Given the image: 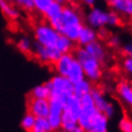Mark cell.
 <instances>
[{"mask_svg": "<svg viewBox=\"0 0 132 132\" xmlns=\"http://www.w3.org/2000/svg\"><path fill=\"white\" fill-rule=\"evenodd\" d=\"M121 24V16L117 14L115 11H109V17H108V26L110 27H117Z\"/></svg>", "mask_w": 132, "mask_h": 132, "instance_id": "obj_29", "label": "cell"}, {"mask_svg": "<svg viewBox=\"0 0 132 132\" xmlns=\"http://www.w3.org/2000/svg\"><path fill=\"white\" fill-rule=\"evenodd\" d=\"M32 45H34V43H32L30 39L28 37H21L19 40L17 42V48L18 51L22 53V54H31L32 52Z\"/></svg>", "mask_w": 132, "mask_h": 132, "instance_id": "obj_25", "label": "cell"}, {"mask_svg": "<svg viewBox=\"0 0 132 132\" xmlns=\"http://www.w3.org/2000/svg\"><path fill=\"white\" fill-rule=\"evenodd\" d=\"M129 19H130V21L132 22V10H131V12H130V15H129Z\"/></svg>", "mask_w": 132, "mask_h": 132, "instance_id": "obj_35", "label": "cell"}, {"mask_svg": "<svg viewBox=\"0 0 132 132\" xmlns=\"http://www.w3.org/2000/svg\"><path fill=\"white\" fill-rule=\"evenodd\" d=\"M74 59H75V56L73 53H65V54H62L57 61L53 64L55 72L57 74L66 76Z\"/></svg>", "mask_w": 132, "mask_h": 132, "instance_id": "obj_14", "label": "cell"}, {"mask_svg": "<svg viewBox=\"0 0 132 132\" xmlns=\"http://www.w3.org/2000/svg\"><path fill=\"white\" fill-rule=\"evenodd\" d=\"M46 84L51 91V96L49 97L59 98L64 95L73 93V83L64 75L56 74L51 80L46 82Z\"/></svg>", "mask_w": 132, "mask_h": 132, "instance_id": "obj_4", "label": "cell"}, {"mask_svg": "<svg viewBox=\"0 0 132 132\" xmlns=\"http://www.w3.org/2000/svg\"><path fill=\"white\" fill-rule=\"evenodd\" d=\"M63 111H64V106L61 100L57 97H49V112L47 119L51 123L53 131L61 130Z\"/></svg>", "mask_w": 132, "mask_h": 132, "instance_id": "obj_6", "label": "cell"}, {"mask_svg": "<svg viewBox=\"0 0 132 132\" xmlns=\"http://www.w3.org/2000/svg\"><path fill=\"white\" fill-rule=\"evenodd\" d=\"M82 2H83L84 5L88 6V7H93V6L96 4V2L98 1V0H81Z\"/></svg>", "mask_w": 132, "mask_h": 132, "instance_id": "obj_34", "label": "cell"}, {"mask_svg": "<svg viewBox=\"0 0 132 132\" xmlns=\"http://www.w3.org/2000/svg\"><path fill=\"white\" fill-rule=\"evenodd\" d=\"M15 4L26 11H34L35 10V4L34 0H15Z\"/></svg>", "mask_w": 132, "mask_h": 132, "instance_id": "obj_27", "label": "cell"}, {"mask_svg": "<svg viewBox=\"0 0 132 132\" xmlns=\"http://www.w3.org/2000/svg\"><path fill=\"white\" fill-rule=\"evenodd\" d=\"M53 1H54V0H34L35 10L43 15L46 9L48 8V6L51 5Z\"/></svg>", "mask_w": 132, "mask_h": 132, "instance_id": "obj_28", "label": "cell"}, {"mask_svg": "<svg viewBox=\"0 0 132 132\" xmlns=\"http://www.w3.org/2000/svg\"><path fill=\"white\" fill-rule=\"evenodd\" d=\"M111 10L115 11L120 16L129 17L132 10V1L130 0H108Z\"/></svg>", "mask_w": 132, "mask_h": 132, "instance_id": "obj_15", "label": "cell"}, {"mask_svg": "<svg viewBox=\"0 0 132 132\" xmlns=\"http://www.w3.org/2000/svg\"><path fill=\"white\" fill-rule=\"evenodd\" d=\"M122 53L124 56H132V42H129L122 46Z\"/></svg>", "mask_w": 132, "mask_h": 132, "instance_id": "obj_32", "label": "cell"}, {"mask_svg": "<svg viewBox=\"0 0 132 132\" xmlns=\"http://www.w3.org/2000/svg\"><path fill=\"white\" fill-rule=\"evenodd\" d=\"M61 130L65 132H84L78 124V118L68 111H63Z\"/></svg>", "mask_w": 132, "mask_h": 132, "instance_id": "obj_11", "label": "cell"}, {"mask_svg": "<svg viewBox=\"0 0 132 132\" xmlns=\"http://www.w3.org/2000/svg\"><path fill=\"white\" fill-rule=\"evenodd\" d=\"M75 42L71 40L68 37H66L65 35H63L59 32V36L57 38V42L55 44V47L58 49L62 54H65V53H72L75 48Z\"/></svg>", "mask_w": 132, "mask_h": 132, "instance_id": "obj_21", "label": "cell"}, {"mask_svg": "<svg viewBox=\"0 0 132 132\" xmlns=\"http://www.w3.org/2000/svg\"><path fill=\"white\" fill-rule=\"evenodd\" d=\"M27 110L36 118L47 117L49 112V98H37L28 96Z\"/></svg>", "mask_w": 132, "mask_h": 132, "instance_id": "obj_9", "label": "cell"}, {"mask_svg": "<svg viewBox=\"0 0 132 132\" xmlns=\"http://www.w3.org/2000/svg\"><path fill=\"white\" fill-rule=\"evenodd\" d=\"M117 93L120 100L132 109V85L128 82H120L117 86Z\"/></svg>", "mask_w": 132, "mask_h": 132, "instance_id": "obj_17", "label": "cell"}, {"mask_svg": "<svg viewBox=\"0 0 132 132\" xmlns=\"http://www.w3.org/2000/svg\"><path fill=\"white\" fill-rule=\"evenodd\" d=\"M98 39L97 37V30L94 28L90 27V26H83L80 31V35H78V38L76 43L78 44V46H85L87 44H90V43Z\"/></svg>", "mask_w": 132, "mask_h": 132, "instance_id": "obj_16", "label": "cell"}, {"mask_svg": "<svg viewBox=\"0 0 132 132\" xmlns=\"http://www.w3.org/2000/svg\"><path fill=\"white\" fill-rule=\"evenodd\" d=\"M74 56L81 63L85 77L87 80H90L92 83H95V82H98L101 80L102 75H103L102 63L88 55V53L84 48V46H78L74 51Z\"/></svg>", "mask_w": 132, "mask_h": 132, "instance_id": "obj_2", "label": "cell"}, {"mask_svg": "<svg viewBox=\"0 0 132 132\" xmlns=\"http://www.w3.org/2000/svg\"><path fill=\"white\" fill-rule=\"evenodd\" d=\"M97 37L98 39H108L109 38V31L106 30L105 27H102L97 29Z\"/></svg>", "mask_w": 132, "mask_h": 132, "instance_id": "obj_33", "label": "cell"}, {"mask_svg": "<svg viewBox=\"0 0 132 132\" xmlns=\"http://www.w3.org/2000/svg\"><path fill=\"white\" fill-rule=\"evenodd\" d=\"M8 1H10V2H14V1H15V0H8Z\"/></svg>", "mask_w": 132, "mask_h": 132, "instance_id": "obj_36", "label": "cell"}, {"mask_svg": "<svg viewBox=\"0 0 132 132\" xmlns=\"http://www.w3.org/2000/svg\"><path fill=\"white\" fill-rule=\"evenodd\" d=\"M119 130L122 132H132V119L129 117H123L119 121Z\"/></svg>", "mask_w": 132, "mask_h": 132, "instance_id": "obj_26", "label": "cell"}, {"mask_svg": "<svg viewBox=\"0 0 132 132\" xmlns=\"http://www.w3.org/2000/svg\"><path fill=\"white\" fill-rule=\"evenodd\" d=\"M35 120H36L35 115L32 113H30V112H27V113H25L24 117L21 118L20 128L24 131L32 132V128H34V124H35Z\"/></svg>", "mask_w": 132, "mask_h": 132, "instance_id": "obj_24", "label": "cell"}, {"mask_svg": "<svg viewBox=\"0 0 132 132\" xmlns=\"http://www.w3.org/2000/svg\"><path fill=\"white\" fill-rule=\"evenodd\" d=\"M31 54L43 64H54L62 55V53L55 46H44L35 42L32 45Z\"/></svg>", "mask_w": 132, "mask_h": 132, "instance_id": "obj_5", "label": "cell"}, {"mask_svg": "<svg viewBox=\"0 0 132 132\" xmlns=\"http://www.w3.org/2000/svg\"><path fill=\"white\" fill-rule=\"evenodd\" d=\"M52 127L47 117L36 118L35 124L32 128V132H52Z\"/></svg>", "mask_w": 132, "mask_h": 132, "instance_id": "obj_23", "label": "cell"}, {"mask_svg": "<svg viewBox=\"0 0 132 132\" xmlns=\"http://www.w3.org/2000/svg\"><path fill=\"white\" fill-rule=\"evenodd\" d=\"M109 130V118L103 112L97 111L91 119L87 132H106Z\"/></svg>", "mask_w": 132, "mask_h": 132, "instance_id": "obj_13", "label": "cell"}, {"mask_svg": "<svg viewBox=\"0 0 132 132\" xmlns=\"http://www.w3.org/2000/svg\"><path fill=\"white\" fill-rule=\"evenodd\" d=\"M91 94H92L94 104H95V106H96L97 110L100 112H103L109 119L113 117V115L115 114V108H114V105L112 104L106 97H105L103 92H102L101 90H98V88L93 87Z\"/></svg>", "mask_w": 132, "mask_h": 132, "instance_id": "obj_8", "label": "cell"}, {"mask_svg": "<svg viewBox=\"0 0 132 132\" xmlns=\"http://www.w3.org/2000/svg\"><path fill=\"white\" fill-rule=\"evenodd\" d=\"M84 48L86 49L88 55L92 56L95 59H97V61H100L101 63L106 61V57H108L106 48H105V45L101 40H98V39L85 45Z\"/></svg>", "mask_w": 132, "mask_h": 132, "instance_id": "obj_12", "label": "cell"}, {"mask_svg": "<svg viewBox=\"0 0 132 132\" xmlns=\"http://www.w3.org/2000/svg\"><path fill=\"white\" fill-rule=\"evenodd\" d=\"M93 90V83L86 77L73 84V93L77 97H82L85 94L91 93Z\"/></svg>", "mask_w": 132, "mask_h": 132, "instance_id": "obj_19", "label": "cell"}, {"mask_svg": "<svg viewBox=\"0 0 132 132\" xmlns=\"http://www.w3.org/2000/svg\"><path fill=\"white\" fill-rule=\"evenodd\" d=\"M0 10L6 18L10 20H16L20 16L17 8H15V6L8 0H0Z\"/></svg>", "mask_w": 132, "mask_h": 132, "instance_id": "obj_20", "label": "cell"}, {"mask_svg": "<svg viewBox=\"0 0 132 132\" xmlns=\"http://www.w3.org/2000/svg\"><path fill=\"white\" fill-rule=\"evenodd\" d=\"M58 36L59 31L47 21L39 22L34 28L35 42L44 46H55Z\"/></svg>", "mask_w": 132, "mask_h": 132, "instance_id": "obj_3", "label": "cell"}, {"mask_svg": "<svg viewBox=\"0 0 132 132\" xmlns=\"http://www.w3.org/2000/svg\"><path fill=\"white\" fill-rule=\"evenodd\" d=\"M109 11L100 7H92L86 15V24L94 29H100L108 26Z\"/></svg>", "mask_w": 132, "mask_h": 132, "instance_id": "obj_7", "label": "cell"}, {"mask_svg": "<svg viewBox=\"0 0 132 132\" xmlns=\"http://www.w3.org/2000/svg\"><path fill=\"white\" fill-rule=\"evenodd\" d=\"M106 40H108V45L110 46L111 48H119L122 45L121 39L119 36H111V37H109Z\"/></svg>", "mask_w": 132, "mask_h": 132, "instance_id": "obj_31", "label": "cell"}, {"mask_svg": "<svg viewBox=\"0 0 132 132\" xmlns=\"http://www.w3.org/2000/svg\"><path fill=\"white\" fill-rule=\"evenodd\" d=\"M83 26V19L80 12L71 6H64L58 31L68 37L71 40L76 43Z\"/></svg>", "mask_w": 132, "mask_h": 132, "instance_id": "obj_1", "label": "cell"}, {"mask_svg": "<svg viewBox=\"0 0 132 132\" xmlns=\"http://www.w3.org/2000/svg\"><path fill=\"white\" fill-rule=\"evenodd\" d=\"M66 77H67L73 84L76 83V82H78V81H81V80H83V78H85L83 67H82L81 63L78 62L76 58H75L73 61V63H72L70 70H68V72H67Z\"/></svg>", "mask_w": 132, "mask_h": 132, "instance_id": "obj_18", "label": "cell"}, {"mask_svg": "<svg viewBox=\"0 0 132 132\" xmlns=\"http://www.w3.org/2000/svg\"><path fill=\"white\" fill-rule=\"evenodd\" d=\"M130 1H132V0H130Z\"/></svg>", "mask_w": 132, "mask_h": 132, "instance_id": "obj_37", "label": "cell"}, {"mask_svg": "<svg viewBox=\"0 0 132 132\" xmlns=\"http://www.w3.org/2000/svg\"><path fill=\"white\" fill-rule=\"evenodd\" d=\"M63 8H64V5L63 4L53 1L52 4L48 6V8L45 10L44 14H43L46 19V21H47L48 24H51L53 27L56 28L57 30L59 29V26H61V17H62Z\"/></svg>", "mask_w": 132, "mask_h": 132, "instance_id": "obj_10", "label": "cell"}, {"mask_svg": "<svg viewBox=\"0 0 132 132\" xmlns=\"http://www.w3.org/2000/svg\"><path fill=\"white\" fill-rule=\"evenodd\" d=\"M122 68L128 75L132 76V56H125L122 61Z\"/></svg>", "mask_w": 132, "mask_h": 132, "instance_id": "obj_30", "label": "cell"}, {"mask_svg": "<svg viewBox=\"0 0 132 132\" xmlns=\"http://www.w3.org/2000/svg\"><path fill=\"white\" fill-rule=\"evenodd\" d=\"M29 96L37 97V98H49V96H51V91H49V87L47 86L46 83L39 84L31 88L30 93H29Z\"/></svg>", "mask_w": 132, "mask_h": 132, "instance_id": "obj_22", "label": "cell"}]
</instances>
